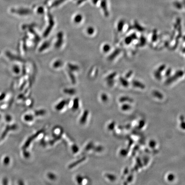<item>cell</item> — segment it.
I'll return each mask as SVG.
<instances>
[{
	"mask_svg": "<svg viewBox=\"0 0 185 185\" xmlns=\"http://www.w3.org/2000/svg\"><path fill=\"white\" fill-rule=\"evenodd\" d=\"M89 115V111L87 110H85L83 112V114L81 116V118H80V121H79L80 124L84 125L86 123V122L87 121V119H88Z\"/></svg>",
	"mask_w": 185,
	"mask_h": 185,
	"instance_id": "6da1fadb",
	"label": "cell"
},
{
	"mask_svg": "<svg viewBox=\"0 0 185 185\" xmlns=\"http://www.w3.org/2000/svg\"><path fill=\"white\" fill-rule=\"evenodd\" d=\"M86 158L85 157H83L81 158V159L77 160L76 162H73V163H72V164H70L69 166H68L69 168H73L77 166L78 164H80L81 162H83L84 161H85V160H86Z\"/></svg>",
	"mask_w": 185,
	"mask_h": 185,
	"instance_id": "7a4b0ae2",
	"label": "cell"
},
{
	"mask_svg": "<svg viewBox=\"0 0 185 185\" xmlns=\"http://www.w3.org/2000/svg\"><path fill=\"white\" fill-rule=\"evenodd\" d=\"M66 102L65 100H62L60 103H58V104L55 106V109L57 111H61V110L63 109V108L64 107L65 105H66Z\"/></svg>",
	"mask_w": 185,
	"mask_h": 185,
	"instance_id": "3957f363",
	"label": "cell"
},
{
	"mask_svg": "<svg viewBox=\"0 0 185 185\" xmlns=\"http://www.w3.org/2000/svg\"><path fill=\"white\" fill-rule=\"evenodd\" d=\"M79 107V100L78 98H75L74 101L72 109L73 110L76 111L78 109Z\"/></svg>",
	"mask_w": 185,
	"mask_h": 185,
	"instance_id": "277c9868",
	"label": "cell"
},
{
	"mask_svg": "<svg viewBox=\"0 0 185 185\" xmlns=\"http://www.w3.org/2000/svg\"><path fill=\"white\" fill-rule=\"evenodd\" d=\"M84 178L82 176L80 175H78V176H76V180L77 181V182L79 184H81Z\"/></svg>",
	"mask_w": 185,
	"mask_h": 185,
	"instance_id": "5b68a950",
	"label": "cell"
},
{
	"mask_svg": "<svg viewBox=\"0 0 185 185\" xmlns=\"http://www.w3.org/2000/svg\"><path fill=\"white\" fill-rule=\"evenodd\" d=\"M47 176H48V178L51 180H54L55 179H56L57 178L56 175H55V174L53 173H48V175H47Z\"/></svg>",
	"mask_w": 185,
	"mask_h": 185,
	"instance_id": "8992f818",
	"label": "cell"
},
{
	"mask_svg": "<svg viewBox=\"0 0 185 185\" xmlns=\"http://www.w3.org/2000/svg\"><path fill=\"white\" fill-rule=\"evenodd\" d=\"M94 147V145H93V143L90 142L89 144H88V145H87L86 147H85V150L87 151H88V150H91V149L93 148V147Z\"/></svg>",
	"mask_w": 185,
	"mask_h": 185,
	"instance_id": "52a82bcc",
	"label": "cell"
},
{
	"mask_svg": "<svg viewBox=\"0 0 185 185\" xmlns=\"http://www.w3.org/2000/svg\"><path fill=\"white\" fill-rule=\"evenodd\" d=\"M64 92L67 94L73 95L75 93V90L73 89H65L64 90Z\"/></svg>",
	"mask_w": 185,
	"mask_h": 185,
	"instance_id": "ba28073f",
	"label": "cell"
},
{
	"mask_svg": "<svg viewBox=\"0 0 185 185\" xmlns=\"http://www.w3.org/2000/svg\"><path fill=\"white\" fill-rule=\"evenodd\" d=\"M72 150L74 153H77L79 150V148L77 145H74L72 147Z\"/></svg>",
	"mask_w": 185,
	"mask_h": 185,
	"instance_id": "9c48e42d",
	"label": "cell"
},
{
	"mask_svg": "<svg viewBox=\"0 0 185 185\" xmlns=\"http://www.w3.org/2000/svg\"><path fill=\"white\" fill-rule=\"evenodd\" d=\"M93 148H94L95 151L97 152H100L102 150V147L100 146H97L95 147H94Z\"/></svg>",
	"mask_w": 185,
	"mask_h": 185,
	"instance_id": "30bf717a",
	"label": "cell"
},
{
	"mask_svg": "<svg viewBox=\"0 0 185 185\" xmlns=\"http://www.w3.org/2000/svg\"><path fill=\"white\" fill-rule=\"evenodd\" d=\"M81 18L80 16H78V17H76L75 19V21L76 22H79L81 20Z\"/></svg>",
	"mask_w": 185,
	"mask_h": 185,
	"instance_id": "8fae6325",
	"label": "cell"
},
{
	"mask_svg": "<svg viewBox=\"0 0 185 185\" xmlns=\"http://www.w3.org/2000/svg\"><path fill=\"white\" fill-rule=\"evenodd\" d=\"M93 32H94V30L92 28H89L88 29V32L89 34H93Z\"/></svg>",
	"mask_w": 185,
	"mask_h": 185,
	"instance_id": "7c38bea8",
	"label": "cell"
}]
</instances>
